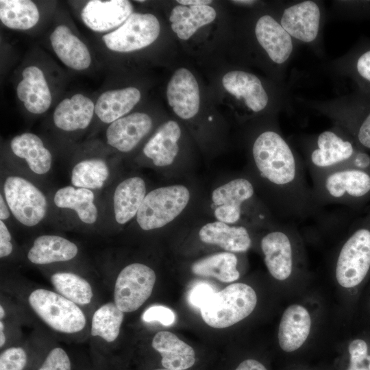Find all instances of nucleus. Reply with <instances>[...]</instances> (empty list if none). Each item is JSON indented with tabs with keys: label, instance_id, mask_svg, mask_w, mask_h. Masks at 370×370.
I'll use <instances>...</instances> for the list:
<instances>
[{
	"label": "nucleus",
	"instance_id": "f257e3e1",
	"mask_svg": "<svg viewBox=\"0 0 370 370\" xmlns=\"http://www.w3.org/2000/svg\"><path fill=\"white\" fill-rule=\"evenodd\" d=\"M249 176L261 200L274 217L295 224L308 219L325 220L306 180L305 164L284 137L267 130L254 139Z\"/></svg>",
	"mask_w": 370,
	"mask_h": 370
},
{
	"label": "nucleus",
	"instance_id": "f03ea898",
	"mask_svg": "<svg viewBox=\"0 0 370 370\" xmlns=\"http://www.w3.org/2000/svg\"><path fill=\"white\" fill-rule=\"evenodd\" d=\"M211 207L217 221L251 229H266L280 221L259 197L249 177H234L213 190Z\"/></svg>",
	"mask_w": 370,
	"mask_h": 370
},
{
	"label": "nucleus",
	"instance_id": "7ed1b4c3",
	"mask_svg": "<svg viewBox=\"0 0 370 370\" xmlns=\"http://www.w3.org/2000/svg\"><path fill=\"white\" fill-rule=\"evenodd\" d=\"M334 275L339 286L358 301L370 280V207L353 222L341 244Z\"/></svg>",
	"mask_w": 370,
	"mask_h": 370
},
{
	"label": "nucleus",
	"instance_id": "20e7f679",
	"mask_svg": "<svg viewBox=\"0 0 370 370\" xmlns=\"http://www.w3.org/2000/svg\"><path fill=\"white\" fill-rule=\"evenodd\" d=\"M316 203L339 204L356 211L370 203V169L341 167L311 176Z\"/></svg>",
	"mask_w": 370,
	"mask_h": 370
},
{
	"label": "nucleus",
	"instance_id": "39448f33",
	"mask_svg": "<svg viewBox=\"0 0 370 370\" xmlns=\"http://www.w3.org/2000/svg\"><path fill=\"white\" fill-rule=\"evenodd\" d=\"M304 164L310 176L341 167L370 169V154L345 131L325 130L316 138Z\"/></svg>",
	"mask_w": 370,
	"mask_h": 370
},
{
	"label": "nucleus",
	"instance_id": "423d86ee",
	"mask_svg": "<svg viewBox=\"0 0 370 370\" xmlns=\"http://www.w3.org/2000/svg\"><path fill=\"white\" fill-rule=\"evenodd\" d=\"M260 247L265 266L276 280H288L304 263L301 237L295 224L280 222L264 229Z\"/></svg>",
	"mask_w": 370,
	"mask_h": 370
},
{
	"label": "nucleus",
	"instance_id": "0eeeda50",
	"mask_svg": "<svg viewBox=\"0 0 370 370\" xmlns=\"http://www.w3.org/2000/svg\"><path fill=\"white\" fill-rule=\"evenodd\" d=\"M257 301L256 293L251 286L233 283L214 293L201 307V315L210 327L225 328L249 316Z\"/></svg>",
	"mask_w": 370,
	"mask_h": 370
},
{
	"label": "nucleus",
	"instance_id": "6e6552de",
	"mask_svg": "<svg viewBox=\"0 0 370 370\" xmlns=\"http://www.w3.org/2000/svg\"><path fill=\"white\" fill-rule=\"evenodd\" d=\"M190 199L189 189L182 184L155 188L145 197L136 214V221L143 230L161 228L175 220Z\"/></svg>",
	"mask_w": 370,
	"mask_h": 370
},
{
	"label": "nucleus",
	"instance_id": "1a4fd4ad",
	"mask_svg": "<svg viewBox=\"0 0 370 370\" xmlns=\"http://www.w3.org/2000/svg\"><path fill=\"white\" fill-rule=\"evenodd\" d=\"M28 303L36 314L56 332L74 334L86 324V316L78 305L52 291L34 290L29 295Z\"/></svg>",
	"mask_w": 370,
	"mask_h": 370
},
{
	"label": "nucleus",
	"instance_id": "9d476101",
	"mask_svg": "<svg viewBox=\"0 0 370 370\" xmlns=\"http://www.w3.org/2000/svg\"><path fill=\"white\" fill-rule=\"evenodd\" d=\"M156 280V273L149 266L139 262L127 265L116 278L114 302L123 312L137 310L151 296Z\"/></svg>",
	"mask_w": 370,
	"mask_h": 370
},
{
	"label": "nucleus",
	"instance_id": "9b49d317",
	"mask_svg": "<svg viewBox=\"0 0 370 370\" xmlns=\"http://www.w3.org/2000/svg\"><path fill=\"white\" fill-rule=\"evenodd\" d=\"M8 206L22 224L32 227L45 217L47 201L44 194L32 183L19 176H9L3 184Z\"/></svg>",
	"mask_w": 370,
	"mask_h": 370
},
{
	"label": "nucleus",
	"instance_id": "f8f14e48",
	"mask_svg": "<svg viewBox=\"0 0 370 370\" xmlns=\"http://www.w3.org/2000/svg\"><path fill=\"white\" fill-rule=\"evenodd\" d=\"M160 27L151 14L132 13L116 29L105 34L107 48L117 52H130L146 47L158 37Z\"/></svg>",
	"mask_w": 370,
	"mask_h": 370
},
{
	"label": "nucleus",
	"instance_id": "ddd939ff",
	"mask_svg": "<svg viewBox=\"0 0 370 370\" xmlns=\"http://www.w3.org/2000/svg\"><path fill=\"white\" fill-rule=\"evenodd\" d=\"M311 328L312 317L304 306L293 304L287 306L278 330V343L281 351L293 354L300 350L306 343Z\"/></svg>",
	"mask_w": 370,
	"mask_h": 370
},
{
	"label": "nucleus",
	"instance_id": "4468645a",
	"mask_svg": "<svg viewBox=\"0 0 370 370\" xmlns=\"http://www.w3.org/2000/svg\"><path fill=\"white\" fill-rule=\"evenodd\" d=\"M167 99L174 112L181 119H189L199 108V89L192 73L185 68L177 69L166 90Z\"/></svg>",
	"mask_w": 370,
	"mask_h": 370
},
{
	"label": "nucleus",
	"instance_id": "2eb2a0df",
	"mask_svg": "<svg viewBox=\"0 0 370 370\" xmlns=\"http://www.w3.org/2000/svg\"><path fill=\"white\" fill-rule=\"evenodd\" d=\"M321 10L313 1H304L286 8L280 25L292 37L304 42H312L317 37Z\"/></svg>",
	"mask_w": 370,
	"mask_h": 370
},
{
	"label": "nucleus",
	"instance_id": "dca6fc26",
	"mask_svg": "<svg viewBox=\"0 0 370 370\" xmlns=\"http://www.w3.org/2000/svg\"><path fill=\"white\" fill-rule=\"evenodd\" d=\"M132 11V5L127 0H92L85 5L81 17L88 28L103 32L122 25Z\"/></svg>",
	"mask_w": 370,
	"mask_h": 370
},
{
	"label": "nucleus",
	"instance_id": "f3484780",
	"mask_svg": "<svg viewBox=\"0 0 370 370\" xmlns=\"http://www.w3.org/2000/svg\"><path fill=\"white\" fill-rule=\"evenodd\" d=\"M251 229L241 225H230L215 221L202 225L198 232L199 240L214 245L225 251L244 253L252 245Z\"/></svg>",
	"mask_w": 370,
	"mask_h": 370
},
{
	"label": "nucleus",
	"instance_id": "a211bd4d",
	"mask_svg": "<svg viewBox=\"0 0 370 370\" xmlns=\"http://www.w3.org/2000/svg\"><path fill=\"white\" fill-rule=\"evenodd\" d=\"M151 117L143 112H135L112 122L106 130L107 143L121 152L132 151L149 132Z\"/></svg>",
	"mask_w": 370,
	"mask_h": 370
},
{
	"label": "nucleus",
	"instance_id": "6ab92c4d",
	"mask_svg": "<svg viewBox=\"0 0 370 370\" xmlns=\"http://www.w3.org/2000/svg\"><path fill=\"white\" fill-rule=\"evenodd\" d=\"M255 34L272 62L282 64L288 60L293 50L292 37L273 17L262 16L256 24Z\"/></svg>",
	"mask_w": 370,
	"mask_h": 370
},
{
	"label": "nucleus",
	"instance_id": "aec40b11",
	"mask_svg": "<svg viewBox=\"0 0 370 370\" xmlns=\"http://www.w3.org/2000/svg\"><path fill=\"white\" fill-rule=\"evenodd\" d=\"M224 88L237 99H243L254 112L263 110L268 104V95L260 79L252 73L232 71L223 77Z\"/></svg>",
	"mask_w": 370,
	"mask_h": 370
},
{
	"label": "nucleus",
	"instance_id": "412c9836",
	"mask_svg": "<svg viewBox=\"0 0 370 370\" xmlns=\"http://www.w3.org/2000/svg\"><path fill=\"white\" fill-rule=\"evenodd\" d=\"M151 346L160 354L164 368L187 370L196 362L194 349L171 332H157L152 339Z\"/></svg>",
	"mask_w": 370,
	"mask_h": 370
},
{
	"label": "nucleus",
	"instance_id": "4be33fe9",
	"mask_svg": "<svg viewBox=\"0 0 370 370\" xmlns=\"http://www.w3.org/2000/svg\"><path fill=\"white\" fill-rule=\"evenodd\" d=\"M181 129L174 121L162 124L143 147V153L158 167L173 163L179 151Z\"/></svg>",
	"mask_w": 370,
	"mask_h": 370
},
{
	"label": "nucleus",
	"instance_id": "5701e85b",
	"mask_svg": "<svg viewBox=\"0 0 370 370\" xmlns=\"http://www.w3.org/2000/svg\"><path fill=\"white\" fill-rule=\"evenodd\" d=\"M23 79L17 86V96L25 108L33 114L46 112L51 103V95L42 71L37 66L25 68Z\"/></svg>",
	"mask_w": 370,
	"mask_h": 370
},
{
	"label": "nucleus",
	"instance_id": "b1692460",
	"mask_svg": "<svg viewBox=\"0 0 370 370\" xmlns=\"http://www.w3.org/2000/svg\"><path fill=\"white\" fill-rule=\"evenodd\" d=\"M50 40L56 54L66 66L81 71L90 65L91 57L86 45L67 26H57Z\"/></svg>",
	"mask_w": 370,
	"mask_h": 370
},
{
	"label": "nucleus",
	"instance_id": "393cba45",
	"mask_svg": "<svg viewBox=\"0 0 370 370\" xmlns=\"http://www.w3.org/2000/svg\"><path fill=\"white\" fill-rule=\"evenodd\" d=\"M95 105L88 97L75 94L63 99L56 108L53 119L56 126L71 132L86 128L93 116Z\"/></svg>",
	"mask_w": 370,
	"mask_h": 370
},
{
	"label": "nucleus",
	"instance_id": "a878e982",
	"mask_svg": "<svg viewBox=\"0 0 370 370\" xmlns=\"http://www.w3.org/2000/svg\"><path fill=\"white\" fill-rule=\"evenodd\" d=\"M146 195V184L140 177H131L120 182L113 195L116 222L123 225L136 217Z\"/></svg>",
	"mask_w": 370,
	"mask_h": 370
},
{
	"label": "nucleus",
	"instance_id": "bb28decb",
	"mask_svg": "<svg viewBox=\"0 0 370 370\" xmlns=\"http://www.w3.org/2000/svg\"><path fill=\"white\" fill-rule=\"evenodd\" d=\"M77 253V245L69 240L56 235H42L34 240L27 258L36 264H47L70 260Z\"/></svg>",
	"mask_w": 370,
	"mask_h": 370
},
{
	"label": "nucleus",
	"instance_id": "cd10ccee",
	"mask_svg": "<svg viewBox=\"0 0 370 370\" xmlns=\"http://www.w3.org/2000/svg\"><path fill=\"white\" fill-rule=\"evenodd\" d=\"M140 99V92L135 87L108 90L98 98L95 112L106 123H112L123 117Z\"/></svg>",
	"mask_w": 370,
	"mask_h": 370
},
{
	"label": "nucleus",
	"instance_id": "c85d7f7f",
	"mask_svg": "<svg viewBox=\"0 0 370 370\" xmlns=\"http://www.w3.org/2000/svg\"><path fill=\"white\" fill-rule=\"evenodd\" d=\"M216 15L214 9L209 5H177L171 10L169 20L178 38L187 40L199 27L212 22Z\"/></svg>",
	"mask_w": 370,
	"mask_h": 370
},
{
	"label": "nucleus",
	"instance_id": "c756f323",
	"mask_svg": "<svg viewBox=\"0 0 370 370\" xmlns=\"http://www.w3.org/2000/svg\"><path fill=\"white\" fill-rule=\"evenodd\" d=\"M10 147L16 156L25 160L34 173L42 175L51 169V154L36 134L23 133L16 136L11 140Z\"/></svg>",
	"mask_w": 370,
	"mask_h": 370
},
{
	"label": "nucleus",
	"instance_id": "7c9ffc66",
	"mask_svg": "<svg viewBox=\"0 0 370 370\" xmlns=\"http://www.w3.org/2000/svg\"><path fill=\"white\" fill-rule=\"evenodd\" d=\"M238 258L234 253H217L195 262L192 272L198 276L214 278L225 282H233L240 277L237 269Z\"/></svg>",
	"mask_w": 370,
	"mask_h": 370
},
{
	"label": "nucleus",
	"instance_id": "2f4dec72",
	"mask_svg": "<svg viewBox=\"0 0 370 370\" xmlns=\"http://www.w3.org/2000/svg\"><path fill=\"white\" fill-rule=\"evenodd\" d=\"M94 199L91 190L68 186L57 190L53 201L57 207L73 210L82 222L92 224L98 217Z\"/></svg>",
	"mask_w": 370,
	"mask_h": 370
},
{
	"label": "nucleus",
	"instance_id": "473e14b6",
	"mask_svg": "<svg viewBox=\"0 0 370 370\" xmlns=\"http://www.w3.org/2000/svg\"><path fill=\"white\" fill-rule=\"evenodd\" d=\"M39 18V11L32 1H0V19L3 25L10 29H30L37 24Z\"/></svg>",
	"mask_w": 370,
	"mask_h": 370
},
{
	"label": "nucleus",
	"instance_id": "72a5a7b5",
	"mask_svg": "<svg viewBox=\"0 0 370 370\" xmlns=\"http://www.w3.org/2000/svg\"><path fill=\"white\" fill-rule=\"evenodd\" d=\"M346 119L344 130L356 144L368 152L370 151V103L365 99H356Z\"/></svg>",
	"mask_w": 370,
	"mask_h": 370
},
{
	"label": "nucleus",
	"instance_id": "f704fd0d",
	"mask_svg": "<svg viewBox=\"0 0 370 370\" xmlns=\"http://www.w3.org/2000/svg\"><path fill=\"white\" fill-rule=\"evenodd\" d=\"M123 319L124 312L114 301L104 304L92 315L90 334L108 343L114 342L119 335Z\"/></svg>",
	"mask_w": 370,
	"mask_h": 370
},
{
	"label": "nucleus",
	"instance_id": "c9c22d12",
	"mask_svg": "<svg viewBox=\"0 0 370 370\" xmlns=\"http://www.w3.org/2000/svg\"><path fill=\"white\" fill-rule=\"evenodd\" d=\"M58 293L77 305H88L93 297L90 283L82 277L70 272H58L51 277Z\"/></svg>",
	"mask_w": 370,
	"mask_h": 370
},
{
	"label": "nucleus",
	"instance_id": "e433bc0d",
	"mask_svg": "<svg viewBox=\"0 0 370 370\" xmlns=\"http://www.w3.org/2000/svg\"><path fill=\"white\" fill-rule=\"evenodd\" d=\"M108 176L109 169L105 161L99 158L86 159L73 167L71 182L77 188L98 189L103 186Z\"/></svg>",
	"mask_w": 370,
	"mask_h": 370
},
{
	"label": "nucleus",
	"instance_id": "4c0bfd02",
	"mask_svg": "<svg viewBox=\"0 0 370 370\" xmlns=\"http://www.w3.org/2000/svg\"><path fill=\"white\" fill-rule=\"evenodd\" d=\"M337 370H370V340L362 336L352 339Z\"/></svg>",
	"mask_w": 370,
	"mask_h": 370
},
{
	"label": "nucleus",
	"instance_id": "58836bf2",
	"mask_svg": "<svg viewBox=\"0 0 370 370\" xmlns=\"http://www.w3.org/2000/svg\"><path fill=\"white\" fill-rule=\"evenodd\" d=\"M349 67L354 79L370 95V42L361 45L354 53Z\"/></svg>",
	"mask_w": 370,
	"mask_h": 370
},
{
	"label": "nucleus",
	"instance_id": "ea45409f",
	"mask_svg": "<svg viewBox=\"0 0 370 370\" xmlns=\"http://www.w3.org/2000/svg\"><path fill=\"white\" fill-rule=\"evenodd\" d=\"M27 355L21 347H10L1 353L0 370H25Z\"/></svg>",
	"mask_w": 370,
	"mask_h": 370
},
{
	"label": "nucleus",
	"instance_id": "a19ab883",
	"mask_svg": "<svg viewBox=\"0 0 370 370\" xmlns=\"http://www.w3.org/2000/svg\"><path fill=\"white\" fill-rule=\"evenodd\" d=\"M38 370H71L70 358L61 347L50 350Z\"/></svg>",
	"mask_w": 370,
	"mask_h": 370
},
{
	"label": "nucleus",
	"instance_id": "79ce46f5",
	"mask_svg": "<svg viewBox=\"0 0 370 370\" xmlns=\"http://www.w3.org/2000/svg\"><path fill=\"white\" fill-rule=\"evenodd\" d=\"M175 314L169 308L163 306H153L148 308L143 314V319L146 322L158 321L168 326L175 321Z\"/></svg>",
	"mask_w": 370,
	"mask_h": 370
},
{
	"label": "nucleus",
	"instance_id": "37998d69",
	"mask_svg": "<svg viewBox=\"0 0 370 370\" xmlns=\"http://www.w3.org/2000/svg\"><path fill=\"white\" fill-rule=\"evenodd\" d=\"M214 293H216V291L210 284L201 282L195 284L191 288L188 295V300L193 306L200 309Z\"/></svg>",
	"mask_w": 370,
	"mask_h": 370
},
{
	"label": "nucleus",
	"instance_id": "c03bdc74",
	"mask_svg": "<svg viewBox=\"0 0 370 370\" xmlns=\"http://www.w3.org/2000/svg\"><path fill=\"white\" fill-rule=\"evenodd\" d=\"M11 234L3 221H0V257L8 256L13 250Z\"/></svg>",
	"mask_w": 370,
	"mask_h": 370
},
{
	"label": "nucleus",
	"instance_id": "a18cd8bd",
	"mask_svg": "<svg viewBox=\"0 0 370 370\" xmlns=\"http://www.w3.org/2000/svg\"><path fill=\"white\" fill-rule=\"evenodd\" d=\"M234 370H269L262 360L254 358H247L241 360Z\"/></svg>",
	"mask_w": 370,
	"mask_h": 370
},
{
	"label": "nucleus",
	"instance_id": "49530a36",
	"mask_svg": "<svg viewBox=\"0 0 370 370\" xmlns=\"http://www.w3.org/2000/svg\"><path fill=\"white\" fill-rule=\"evenodd\" d=\"M368 287H365L364 295L360 298V307L363 314V317L368 323H370V280H369Z\"/></svg>",
	"mask_w": 370,
	"mask_h": 370
},
{
	"label": "nucleus",
	"instance_id": "de8ad7c7",
	"mask_svg": "<svg viewBox=\"0 0 370 370\" xmlns=\"http://www.w3.org/2000/svg\"><path fill=\"white\" fill-rule=\"evenodd\" d=\"M177 3L180 4L186 5H208L212 1L211 0H177Z\"/></svg>",
	"mask_w": 370,
	"mask_h": 370
},
{
	"label": "nucleus",
	"instance_id": "09e8293b",
	"mask_svg": "<svg viewBox=\"0 0 370 370\" xmlns=\"http://www.w3.org/2000/svg\"><path fill=\"white\" fill-rule=\"evenodd\" d=\"M10 217V212L3 196H0V219L1 221L7 219Z\"/></svg>",
	"mask_w": 370,
	"mask_h": 370
},
{
	"label": "nucleus",
	"instance_id": "8fccbe9b",
	"mask_svg": "<svg viewBox=\"0 0 370 370\" xmlns=\"http://www.w3.org/2000/svg\"><path fill=\"white\" fill-rule=\"evenodd\" d=\"M6 337L4 332V323L1 320L0 321V347L1 348L5 345Z\"/></svg>",
	"mask_w": 370,
	"mask_h": 370
},
{
	"label": "nucleus",
	"instance_id": "3c124183",
	"mask_svg": "<svg viewBox=\"0 0 370 370\" xmlns=\"http://www.w3.org/2000/svg\"><path fill=\"white\" fill-rule=\"evenodd\" d=\"M234 3H241V4H252L255 2V1H249V0H247V1H242V0H240V1H233Z\"/></svg>",
	"mask_w": 370,
	"mask_h": 370
},
{
	"label": "nucleus",
	"instance_id": "603ef678",
	"mask_svg": "<svg viewBox=\"0 0 370 370\" xmlns=\"http://www.w3.org/2000/svg\"><path fill=\"white\" fill-rule=\"evenodd\" d=\"M287 370H314V369H311V368H308V367H300L290 368L289 369H287Z\"/></svg>",
	"mask_w": 370,
	"mask_h": 370
},
{
	"label": "nucleus",
	"instance_id": "864d4df0",
	"mask_svg": "<svg viewBox=\"0 0 370 370\" xmlns=\"http://www.w3.org/2000/svg\"><path fill=\"white\" fill-rule=\"evenodd\" d=\"M5 314V310L2 305L0 306V319L1 320L4 318Z\"/></svg>",
	"mask_w": 370,
	"mask_h": 370
},
{
	"label": "nucleus",
	"instance_id": "5fc2aeb1",
	"mask_svg": "<svg viewBox=\"0 0 370 370\" xmlns=\"http://www.w3.org/2000/svg\"><path fill=\"white\" fill-rule=\"evenodd\" d=\"M154 370H172V369H166V368H160V369H156Z\"/></svg>",
	"mask_w": 370,
	"mask_h": 370
}]
</instances>
